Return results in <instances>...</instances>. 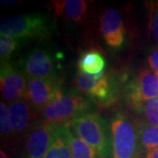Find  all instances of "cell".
<instances>
[{"instance_id": "cell-2", "label": "cell", "mask_w": 158, "mask_h": 158, "mask_svg": "<svg viewBox=\"0 0 158 158\" xmlns=\"http://www.w3.org/2000/svg\"><path fill=\"white\" fill-rule=\"evenodd\" d=\"M113 158H141L138 123L129 116L117 113L111 119Z\"/></svg>"}, {"instance_id": "cell-12", "label": "cell", "mask_w": 158, "mask_h": 158, "mask_svg": "<svg viewBox=\"0 0 158 158\" xmlns=\"http://www.w3.org/2000/svg\"><path fill=\"white\" fill-rule=\"evenodd\" d=\"M9 113L11 118L12 137L19 138L26 136L32 126L34 125V118L38 113L25 98H21L10 103Z\"/></svg>"}, {"instance_id": "cell-10", "label": "cell", "mask_w": 158, "mask_h": 158, "mask_svg": "<svg viewBox=\"0 0 158 158\" xmlns=\"http://www.w3.org/2000/svg\"><path fill=\"white\" fill-rule=\"evenodd\" d=\"M27 80L26 75L19 69H16L11 62H1L0 86L2 96L6 101L13 102L24 98Z\"/></svg>"}, {"instance_id": "cell-20", "label": "cell", "mask_w": 158, "mask_h": 158, "mask_svg": "<svg viewBox=\"0 0 158 158\" xmlns=\"http://www.w3.org/2000/svg\"><path fill=\"white\" fill-rule=\"evenodd\" d=\"M139 113L143 114L146 119L147 124L152 126H158V107H157V98L145 102Z\"/></svg>"}, {"instance_id": "cell-7", "label": "cell", "mask_w": 158, "mask_h": 158, "mask_svg": "<svg viewBox=\"0 0 158 158\" xmlns=\"http://www.w3.org/2000/svg\"><path fill=\"white\" fill-rule=\"evenodd\" d=\"M62 81L58 77L48 78H28L25 100L39 113L62 94Z\"/></svg>"}, {"instance_id": "cell-24", "label": "cell", "mask_w": 158, "mask_h": 158, "mask_svg": "<svg viewBox=\"0 0 158 158\" xmlns=\"http://www.w3.org/2000/svg\"><path fill=\"white\" fill-rule=\"evenodd\" d=\"M18 1H1L3 6H12L14 4H16Z\"/></svg>"}, {"instance_id": "cell-14", "label": "cell", "mask_w": 158, "mask_h": 158, "mask_svg": "<svg viewBox=\"0 0 158 158\" xmlns=\"http://www.w3.org/2000/svg\"><path fill=\"white\" fill-rule=\"evenodd\" d=\"M44 158H71L68 123L60 124Z\"/></svg>"}, {"instance_id": "cell-16", "label": "cell", "mask_w": 158, "mask_h": 158, "mask_svg": "<svg viewBox=\"0 0 158 158\" xmlns=\"http://www.w3.org/2000/svg\"><path fill=\"white\" fill-rule=\"evenodd\" d=\"M138 132L140 146L143 154H148L158 148V126L141 122L138 123Z\"/></svg>"}, {"instance_id": "cell-11", "label": "cell", "mask_w": 158, "mask_h": 158, "mask_svg": "<svg viewBox=\"0 0 158 158\" xmlns=\"http://www.w3.org/2000/svg\"><path fill=\"white\" fill-rule=\"evenodd\" d=\"M103 38L109 47L121 48L125 41L126 28L121 15L116 9L109 8L104 11L100 22Z\"/></svg>"}, {"instance_id": "cell-19", "label": "cell", "mask_w": 158, "mask_h": 158, "mask_svg": "<svg viewBox=\"0 0 158 158\" xmlns=\"http://www.w3.org/2000/svg\"><path fill=\"white\" fill-rule=\"evenodd\" d=\"M0 132L1 138L4 140L12 137L9 106H7V105L3 101L0 103Z\"/></svg>"}, {"instance_id": "cell-13", "label": "cell", "mask_w": 158, "mask_h": 158, "mask_svg": "<svg viewBox=\"0 0 158 158\" xmlns=\"http://www.w3.org/2000/svg\"><path fill=\"white\" fill-rule=\"evenodd\" d=\"M52 6L56 17L71 23L83 22L88 12V4L85 0H54Z\"/></svg>"}, {"instance_id": "cell-21", "label": "cell", "mask_w": 158, "mask_h": 158, "mask_svg": "<svg viewBox=\"0 0 158 158\" xmlns=\"http://www.w3.org/2000/svg\"><path fill=\"white\" fill-rule=\"evenodd\" d=\"M148 6V31L154 40L158 43V1L150 2Z\"/></svg>"}, {"instance_id": "cell-1", "label": "cell", "mask_w": 158, "mask_h": 158, "mask_svg": "<svg viewBox=\"0 0 158 158\" xmlns=\"http://www.w3.org/2000/svg\"><path fill=\"white\" fill-rule=\"evenodd\" d=\"M77 135L96 150L101 158L113 155L112 132L105 118L97 112L89 111L68 123Z\"/></svg>"}, {"instance_id": "cell-18", "label": "cell", "mask_w": 158, "mask_h": 158, "mask_svg": "<svg viewBox=\"0 0 158 158\" xmlns=\"http://www.w3.org/2000/svg\"><path fill=\"white\" fill-rule=\"evenodd\" d=\"M19 46V40L6 35H0V59L1 62H9L10 57Z\"/></svg>"}, {"instance_id": "cell-25", "label": "cell", "mask_w": 158, "mask_h": 158, "mask_svg": "<svg viewBox=\"0 0 158 158\" xmlns=\"http://www.w3.org/2000/svg\"><path fill=\"white\" fill-rule=\"evenodd\" d=\"M157 107H158V98H157Z\"/></svg>"}, {"instance_id": "cell-22", "label": "cell", "mask_w": 158, "mask_h": 158, "mask_svg": "<svg viewBox=\"0 0 158 158\" xmlns=\"http://www.w3.org/2000/svg\"><path fill=\"white\" fill-rule=\"evenodd\" d=\"M148 62L152 70L158 77V49L153 51L148 58Z\"/></svg>"}, {"instance_id": "cell-3", "label": "cell", "mask_w": 158, "mask_h": 158, "mask_svg": "<svg viewBox=\"0 0 158 158\" xmlns=\"http://www.w3.org/2000/svg\"><path fill=\"white\" fill-rule=\"evenodd\" d=\"M53 23L42 13L10 16L1 20L0 34L17 40L43 39L52 32Z\"/></svg>"}, {"instance_id": "cell-15", "label": "cell", "mask_w": 158, "mask_h": 158, "mask_svg": "<svg viewBox=\"0 0 158 158\" xmlns=\"http://www.w3.org/2000/svg\"><path fill=\"white\" fill-rule=\"evenodd\" d=\"M77 67L79 71L82 73L97 75L104 72L106 60L98 51H87L83 53L79 57Z\"/></svg>"}, {"instance_id": "cell-4", "label": "cell", "mask_w": 158, "mask_h": 158, "mask_svg": "<svg viewBox=\"0 0 158 158\" xmlns=\"http://www.w3.org/2000/svg\"><path fill=\"white\" fill-rule=\"evenodd\" d=\"M90 100L84 96L73 90L62 91L56 99L40 112V119L53 124L69 123L76 117L90 111Z\"/></svg>"}, {"instance_id": "cell-9", "label": "cell", "mask_w": 158, "mask_h": 158, "mask_svg": "<svg viewBox=\"0 0 158 158\" xmlns=\"http://www.w3.org/2000/svg\"><path fill=\"white\" fill-rule=\"evenodd\" d=\"M59 65L56 56L48 49L37 48L20 61L19 69L28 78L57 77Z\"/></svg>"}, {"instance_id": "cell-23", "label": "cell", "mask_w": 158, "mask_h": 158, "mask_svg": "<svg viewBox=\"0 0 158 158\" xmlns=\"http://www.w3.org/2000/svg\"><path fill=\"white\" fill-rule=\"evenodd\" d=\"M146 158H158V148L146 154Z\"/></svg>"}, {"instance_id": "cell-17", "label": "cell", "mask_w": 158, "mask_h": 158, "mask_svg": "<svg viewBox=\"0 0 158 158\" xmlns=\"http://www.w3.org/2000/svg\"><path fill=\"white\" fill-rule=\"evenodd\" d=\"M69 126V124H68ZM71 158H101L96 150L80 138L69 126Z\"/></svg>"}, {"instance_id": "cell-8", "label": "cell", "mask_w": 158, "mask_h": 158, "mask_svg": "<svg viewBox=\"0 0 158 158\" xmlns=\"http://www.w3.org/2000/svg\"><path fill=\"white\" fill-rule=\"evenodd\" d=\"M60 124L37 120L25 136L24 158H44Z\"/></svg>"}, {"instance_id": "cell-5", "label": "cell", "mask_w": 158, "mask_h": 158, "mask_svg": "<svg viewBox=\"0 0 158 158\" xmlns=\"http://www.w3.org/2000/svg\"><path fill=\"white\" fill-rule=\"evenodd\" d=\"M75 85L80 92L101 106L111 105L118 96L117 82L106 72L88 75L78 71L75 77Z\"/></svg>"}, {"instance_id": "cell-6", "label": "cell", "mask_w": 158, "mask_h": 158, "mask_svg": "<svg viewBox=\"0 0 158 158\" xmlns=\"http://www.w3.org/2000/svg\"><path fill=\"white\" fill-rule=\"evenodd\" d=\"M126 98L139 112L145 102L158 98V77L153 70L143 69L126 86Z\"/></svg>"}]
</instances>
